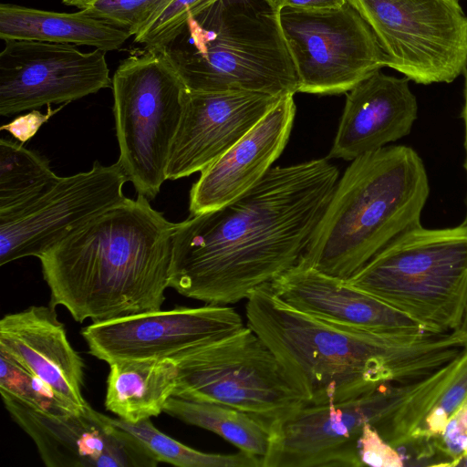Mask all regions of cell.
<instances>
[{
    "label": "cell",
    "mask_w": 467,
    "mask_h": 467,
    "mask_svg": "<svg viewBox=\"0 0 467 467\" xmlns=\"http://www.w3.org/2000/svg\"><path fill=\"white\" fill-rule=\"evenodd\" d=\"M0 351L46 383L76 412L90 405L82 395L84 362L52 306H31L0 320Z\"/></svg>",
    "instance_id": "obj_18"
},
{
    "label": "cell",
    "mask_w": 467,
    "mask_h": 467,
    "mask_svg": "<svg viewBox=\"0 0 467 467\" xmlns=\"http://www.w3.org/2000/svg\"><path fill=\"white\" fill-rule=\"evenodd\" d=\"M0 393L48 414L78 413L40 379L3 351H0Z\"/></svg>",
    "instance_id": "obj_27"
},
{
    "label": "cell",
    "mask_w": 467,
    "mask_h": 467,
    "mask_svg": "<svg viewBox=\"0 0 467 467\" xmlns=\"http://www.w3.org/2000/svg\"><path fill=\"white\" fill-rule=\"evenodd\" d=\"M113 422L132 434L160 462L179 467H263V458L239 451L233 454L208 453L191 448L158 430L145 419L130 423L119 418Z\"/></svg>",
    "instance_id": "obj_26"
},
{
    "label": "cell",
    "mask_w": 467,
    "mask_h": 467,
    "mask_svg": "<svg viewBox=\"0 0 467 467\" xmlns=\"http://www.w3.org/2000/svg\"><path fill=\"white\" fill-rule=\"evenodd\" d=\"M163 412L219 435L239 451L261 458L267 452L269 427L242 410L212 402L171 397L164 405Z\"/></svg>",
    "instance_id": "obj_24"
},
{
    "label": "cell",
    "mask_w": 467,
    "mask_h": 467,
    "mask_svg": "<svg viewBox=\"0 0 467 467\" xmlns=\"http://www.w3.org/2000/svg\"><path fill=\"white\" fill-rule=\"evenodd\" d=\"M466 397L467 348L424 377L418 389L377 430L394 447L410 440L434 439Z\"/></svg>",
    "instance_id": "obj_21"
},
{
    "label": "cell",
    "mask_w": 467,
    "mask_h": 467,
    "mask_svg": "<svg viewBox=\"0 0 467 467\" xmlns=\"http://www.w3.org/2000/svg\"><path fill=\"white\" fill-rule=\"evenodd\" d=\"M217 1L171 0L155 20L134 36V41L145 45V47H161L172 39L190 17Z\"/></svg>",
    "instance_id": "obj_29"
},
{
    "label": "cell",
    "mask_w": 467,
    "mask_h": 467,
    "mask_svg": "<svg viewBox=\"0 0 467 467\" xmlns=\"http://www.w3.org/2000/svg\"><path fill=\"white\" fill-rule=\"evenodd\" d=\"M246 318L313 405L420 379L467 348V335L460 329L378 333L335 325L292 308L269 285L247 298Z\"/></svg>",
    "instance_id": "obj_2"
},
{
    "label": "cell",
    "mask_w": 467,
    "mask_h": 467,
    "mask_svg": "<svg viewBox=\"0 0 467 467\" xmlns=\"http://www.w3.org/2000/svg\"><path fill=\"white\" fill-rule=\"evenodd\" d=\"M49 161L22 143L0 140V217L23 209L59 180Z\"/></svg>",
    "instance_id": "obj_25"
},
{
    "label": "cell",
    "mask_w": 467,
    "mask_h": 467,
    "mask_svg": "<svg viewBox=\"0 0 467 467\" xmlns=\"http://www.w3.org/2000/svg\"><path fill=\"white\" fill-rule=\"evenodd\" d=\"M173 362L177 378L172 397L234 408L269 429L307 404L277 356L247 326Z\"/></svg>",
    "instance_id": "obj_7"
},
{
    "label": "cell",
    "mask_w": 467,
    "mask_h": 467,
    "mask_svg": "<svg viewBox=\"0 0 467 467\" xmlns=\"http://www.w3.org/2000/svg\"><path fill=\"white\" fill-rule=\"evenodd\" d=\"M128 178L119 162L60 177L34 202L0 217V265L26 256L39 258L86 223L122 202Z\"/></svg>",
    "instance_id": "obj_12"
},
{
    "label": "cell",
    "mask_w": 467,
    "mask_h": 467,
    "mask_svg": "<svg viewBox=\"0 0 467 467\" xmlns=\"http://www.w3.org/2000/svg\"><path fill=\"white\" fill-rule=\"evenodd\" d=\"M94 0H62L65 5H73L78 8H85L89 3Z\"/></svg>",
    "instance_id": "obj_35"
},
{
    "label": "cell",
    "mask_w": 467,
    "mask_h": 467,
    "mask_svg": "<svg viewBox=\"0 0 467 467\" xmlns=\"http://www.w3.org/2000/svg\"><path fill=\"white\" fill-rule=\"evenodd\" d=\"M282 98L252 91L197 92L185 88L182 114L170 150L167 180L202 171L244 137Z\"/></svg>",
    "instance_id": "obj_16"
},
{
    "label": "cell",
    "mask_w": 467,
    "mask_h": 467,
    "mask_svg": "<svg viewBox=\"0 0 467 467\" xmlns=\"http://www.w3.org/2000/svg\"><path fill=\"white\" fill-rule=\"evenodd\" d=\"M171 0H94L83 10L136 36L165 9Z\"/></svg>",
    "instance_id": "obj_28"
},
{
    "label": "cell",
    "mask_w": 467,
    "mask_h": 467,
    "mask_svg": "<svg viewBox=\"0 0 467 467\" xmlns=\"http://www.w3.org/2000/svg\"><path fill=\"white\" fill-rule=\"evenodd\" d=\"M279 13L268 0H218L158 49L188 90L295 95L298 79Z\"/></svg>",
    "instance_id": "obj_5"
},
{
    "label": "cell",
    "mask_w": 467,
    "mask_h": 467,
    "mask_svg": "<svg viewBox=\"0 0 467 467\" xmlns=\"http://www.w3.org/2000/svg\"><path fill=\"white\" fill-rule=\"evenodd\" d=\"M175 223L140 194L94 217L39 257L49 305L79 323L161 309Z\"/></svg>",
    "instance_id": "obj_3"
},
{
    "label": "cell",
    "mask_w": 467,
    "mask_h": 467,
    "mask_svg": "<svg viewBox=\"0 0 467 467\" xmlns=\"http://www.w3.org/2000/svg\"><path fill=\"white\" fill-rule=\"evenodd\" d=\"M393 68L418 84L451 83L467 67V16L459 0H348Z\"/></svg>",
    "instance_id": "obj_9"
},
{
    "label": "cell",
    "mask_w": 467,
    "mask_h": 467,
    "mask_svg": "<svg viewBox=\"0 0 467 467\" xmlns=\"http://www.w3.org/2000/svg\"><path fill=\"white\" fill-rule=\"evenodd\" d=\"M351 161L298 263L344 280L420 223L430 194L424 163L410 147L389 145Z\"/></svg>",
    "instance_id": "obj_4"
},
{
    "label": "cell",
    "mask_w": 467,
    "mask_h": 467,
    "mask_svg": "<svg viewBox=\"0 0 467 467\" xmlns=\"http://www.w3.org/2000/svg\"><path fill=\"white\" fill-rule=\"evenodd\" d=\"M358 452L362 466L401 467L402 457L370 423L363 427L358 441Z\"/></svg>",
    "instance_id": "obj_31"
},
{
    "label": "cell",
    "mask_w": 467,
    "mask_h": 467,
    "mask_svg": "<svg viewBox=\"0 0 467 467\" xmlns=\"http://www.w3.org/2000/svg\"><path fill=\"white\" fill-rule=\"evenodd\" d=\"M244 327L241 316L234 308L206 304L92 322L82 328L81 336L89 354L108 364L135 358L175 361Z\"/></svg>",
    "instance_id": "obj_14"
},
{
    "label": "cell",
    "mask_w": 467,
    "mask_h": 467,
    "mask_svg": "<svg viewBox=\"0 0 467 467\" xmlns=\"http://www.w3.org/2000/svg\"><path fill=\"white\" fill-rule=\"evenodd\" d=\"M455 466L467 467V456L461 458L455 464Z\"/></svg>",
    "instance_id": "obj_37"
},
{
    "label": "cell",
    "mask_w": 467,
    "mask_h": 467,
    "mask_svg": "<svg viewBox=\"0 0 467 467\" xmlns=\"http://www.w3.org/2000/svg\"><path fill=\"white\" fill-rule=\"evenodd\" d=\"M347 281L429 332L457 330L467 306V224L429 229L416 223Z\"/></svg>",
    "instance_id": "obj_6"
},
{
    "label": "cell",
    "mask_w": 467,
    "mask_h": 467,
    "mask_svg": "<svg viewBox=\"0 0 467 467\" xmlns=\"http://www.w3.org/2000/svg\"><path fill=\"white\" fill-rule=\"evenodd\" d=\"M409 82L379 70L349 90L328 158L353 161L407 136L418 118Z\"/></svg>",
    "instance_id": "obj_20"
},
{
    "label": "cell",
    "mask_w": 467,
    "mask_h": 467,
    "mask_svg": "<svg viewBox=\"0 0 467 467\" xmlns=\"http://www.w3.org/2000/svg\"><path fill=\"white\" fill-rule=\"evenodd\" d=\"M131 35L81 9L59 13L13 4L0 5V38L89 46L105 52L119 48Z\"/></svg>",
    "instance_id": "obj_22"
},
{
    "label": "cell",
    "mask_w": 467,
    "mask_h": 467,
    "mask_svg": "<svg viewBox=\"0 0 467 467\" xmlns=\"http://www.w3.org/2000/svg\"><path fill=\"white\" fill-rule=\"evenodd\" d=\"M64 106L65 104H62L60 107L52 109L49 105L47 106V111L46 113L32 109L28 113L19 115L10 122L2 125L0 129L8 131L23 144L32 139L41 126L64 108Z\"/></svg>",
    "instance_id": "obj_32"
},
{
    "label": "cell",
    "mask_w": 467,
    "mask_h": 467,
    "mask_svg": "<svg viewBox=\"0 0 467 467\" xmlns=\"http://www.w3.org/2000/svg\"><path fill=\"white\" fill-rule=\"evenodd\" d=\"M296 110L294 95L283 97L244 137L203 169L190 191L191 214L217 209L259 182L283 152Z\"/></svg>",
    "instance_id": "obj_19"
},
{
    "label": "cell",
    "mask_w": 467,
    "mask_h": 467,
    "mask_svg": "<svg viewBox=\"0 0 467 467\" xmlns=\"http://www.w3.org/2000/svg\"><path fill=\"white\" fill-rule=\"evenodd\" d=\"M465 86H464V104L462 112V117L464 123V148H465V162L464 167L467 172V67L464 72Z\"/></svg>",
    "instance_id": "obj_34"
},
{
    "label": "cell",
    "mask_w": 467,
    "mask_h": 467,
    "mask_svg": "<svg viewBox=\"0 0 467 467\" xmlns=\"http://www.w3.org/2000/svg\"><path fill=\"white\" fill-rule=\"evenodd\" d=\"M2 400L47 467H155L160 463L132 434L91 406L78 413L53 415L8 396Z\"/></svg>",
    "instance_id": "obj_15"
},
{
    "label": "cell",
    "mask_w": 467,
    "mask_h": 467,
    "mask_svg": "<svg viewBox=\"0 0 467 467\" xmlns=\"http://www.w3.org/2000/svg\"><path fill=\"white\" fill-rule=\"evenodd\" d=\"M278 12L284 8L301 11H322L344 6L348 0H268Z\"/></svg>",
    "instance_id": "obj_33"
},
{
    "label": "cell",
    "mask_w": 467,
    "mask_h": 467,
    "mask_svg": "<svg viewBox=\"0 0 467 467\" xmlns=\"http://www.w3.org/2000/svg\"><path fill=\"white\" fill-rule=\"evenodd\" d=\"M465 208H466L465 216H464V220L462 223L467 224V195L465 198ZM459 329L467 335V306H466V310H465V314L463 317V320H462V325Z\"/></svg>",
    "instance_id": "obj_36"
},
{
    "label": "cell",
    "mask_w": 467,
    "mask_h": 467,
    "mask_svg": "<svg viewBox=\"0 0 467 467\" xmlns=\"http://www.w3.org/2000/svg\"><path fill=\"white\" fill-rule=\"evenodd\" d=\"M109 365L104 402L108 410L130 423L163 412L176 386L177 366L172 360L135 358Z\"/></svg>",
    "instance_id": "obj_23"
},
{
    "label": "cell",
    "mask_w": 467,
    "mask_h": 467,
    "mask_svg": "<svg viewBox=\"0 0 467 467\" xmlns=\"http://www.w3.org/2000/svg\"><path fill=\"white\" fill-rule=\"evenodd\" d=\"M338 175L324 158L274 167L232 202L176 223L169 287L211 305L247 299L298 265Z\"/></svg>",
    "instance_id": "obj_1"
},
{
    "label": "cell",
    "mask_w": 467,
    "mask_h": 467,
    "mask_svg": "<svg viewBox=\"0 0 467 467\" xmlns=\"http://www.w3.org/2000/svg\"><path fill=\"white\" fill-rule=\"evenodd\" d=\"M279 23L296 71L297 92L346 93L388 66L376 35L349 2L322 11L284 8Z\"/></svg>",
    "instance_id": "obj_11"
},
{
    "label": "cell",
    "mask_w": 467,
    "mask_h": 467,
    "mask_svg": "<svg viewBox=\"0 0 467 467\" xmlns=\"http://www.w3.org/2000/svg\"><path fill=\"white\" fill-rule=\"evenodd\" d=\"M268 285L275 296L292 308L335 325L378 333L427 331L401 311L347 280L309 266L297 265Z\"/></svg>",
    "instance_id": "obj_17"
},
{
    "label": "cell",
    "mask_w": 467,
    "mask_h": 467,
    "mask_svg": "<svg viewBox=\"0 0 467 467\" xmlns=\"http://www.w3.org/2000/svg\"><path fill=\"white\" fill-rule=\"evenodd\" d=\"M421 379L388 383L341 402L306 404L270 426L263 467H360L358 441L376 429L420 387Z\"/></svg>",
    "instance_id": "obj_10"
},
{
    "label": "cell",
    "mask_w": 467,
    "mask_h": 467,
    "mask_svg": "<svg viewBox=\"0 0 467 467\" xmlns=\"http://www.w3.org/2000/svg\"><path fill=\"white\" fill-rule=\"evenodd\" d=\"M119 162L137 193L153 199L166 170L185 86L158 48L124 59L112 77Z\"/></svg>",
    "instance_id": "obj_8"
},
{
    "label": "cell",
    "mask_w": 467,
    "mask_h": 467,
    "mask_svg": "<svg viewBox=\"0 0 467 467\" xmlns=\"http://www.w3.org/2000/svg\"><path fill=\"white\" fill-rule=\"evenodd\" d=\"M444 466H455L467 456V397L447 421L441 433L434 438Z\"/></svg>",
    "instance_id": "obj_30"
},
{
    "label": "cell",
    "mask_w": 467,
    "mask_h": 467,
    "mask_svg": "<svg viewBox=\"0 0 467 467\" xmlns=\"http://www.w3.org/2000/svg\"><path fill=\"white\" fill-rule=\"evenodd\" d=\"M0 54V115L67 104L111 88L106 52L74 45L7 39Z\"/></svg>",
    "instance_id": "obj_13"
}]
</instances>
